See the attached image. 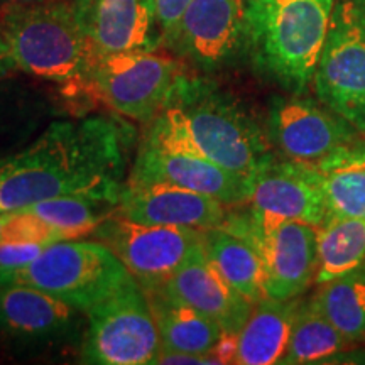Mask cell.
Returning a JSON list of instances; mask_svg holds the SVG:
<instances>
[{"instance_id":"obj_1","label":"cell","mask_w":365,"mask_h":365,"mask_svg":"<svg viewBox=\"0 0 365 365\" xmlns=\"http://www.w3.org/2000/svg\"><path fill=\"white\" fill-rule=\"evenodd\" d=\"M124 173V139L115 122H56L21 154L0 161V212L70 195L118 207Z\"/></svg>"},{"instance_id":"obj_2","label":"cell","mask_w":365,"mask_h":365,"mask_svg":"<svg viewBox=\"0 0 365 365\" xmlns=\"http://www.w3.org/2000/svg\"><path fill=\"white\" fill-rule=\"evenodd\" d=\"M255 65L294 95L313 83L335 0H244Z\"/></svg>"},{"instance_id":"obj_3","label":"cell","mask_w":365,"mask_h":365,"mask_svg":"<svg viewBox=\"0 0 365 365\" xmlns=\"http://www.w3.org/2000/svg\"><path fill=\"white\" fill-rule=\"evenodd\" d=\"M168 105L185 124L195 153L228 171L250 178L276 158L254 118L207 81L185 75Z\"/></svg>"},{"instance_id":"obj_4","label":"cell","mask_w":365,"mask_h":365,"mask_svg":"<svg viewBox=\"0 0 365 365\" xmlns=\"http://www.w3.org/2000/svg\"><path fill=\"white\" fill-rule=\"evenodd\" d=\"M16 68L65 85L81 86L95 61L76 2L19 9L0 24Z\"/></svg>"},{"instance_id":"obj_5","label":"cell","mask_w":365,"mask_h":365,"mask_svg":"<svg viewBox=\"0 0 365 365\" xmlns=\"http://www.w3.org/2000/svg\"><path fill=\"white\" fill-rule=\"evenodd\" d=\"M134 279L120 259L98 240H61L22 267H0V286L22 284L88 313Z\"/></svg>"},{"instance_id":"obj_6","label":"cell","mask_w":365,"mask_h":365,"mask_svg":"<svg viewBox=\"0 0 365 365\" xmlns=\"http://www.w3.org/2000/svg\"><path fill=\"white\" fill-rule=\"evenodd\" d=\"M222 227L247 240L259 254L269 298L296 299L314 281L318 227L257 212L249 205L227 212Z\"/></svg>"},{"instance_id":"obj_7","label":"cell","mask_w":365,"mask_h":365,"mask_svg":"<svg viewBox=\"0 0 365 365\" xmlns=\"http://www.w3.org/2000/svg\"><path fill=\"white\" fill-rule=\"evenodd\" d=\"M185 68L158 51H129L95 58L81 88L122 115L149 124L166 107Z\"/></svg>"},{"instance_id":"obj_8","label":"cell","mask_w":365,"mask_h":365,"mask_svg":"<svg viewBox=\"0 0 365 365\" xmlns=\"http://www.w3.org/2000/svg\"><path fill=\"white\" fill-rule=\"evenodd\" d=\"M319 102L365 132V0H335L313 76Z\"/></svg>"},{"instance_id":"obj_9","label":"cell","mask_w":365,"mask_h":365,"mask_svg":"<svg viewBox=\"0 0 365 365\" xmlns=\"http://www.w3.org/2000/svg\"><path fill=\"white\" fill-rule=\"evenodd\" d=\"M83 360L98 365L154 364L161 339L148 294L132 279L88 312Z\"/></svg>"},{"instance_id":"obj_10","label":"cell","mask_w":365,"mask_h":365,"mask_svg":"<svg viewBox=\"0 0 365 365\" xmlns=\"http://www.w3.org/2000/svg\"><path fill=\"white\" fill-rule=\"evenodd\" d=\"M200 228L140 223L112 213L91 235L107 245L144 289L164 284L196 247L203 244Z\"/></svg>"},{"instance_id":"obj_11","label":"cell","mask_w":365,"mask_h":365,"mask_svg":"<svg viewBox=\"0 0 365 365\" xmlns=\"http://www.w3.org/2000/svg\"><path fill=\"white\" fill-rule=\"evenodd\" d=\"M164 43L203 70L223 66L247 48L244 0H191Z\"/></svg>"},{"instance_id":"obj_12","label":"cell","mask_w":365,"mask_h":365,"mask_svg":"<svg viewBox=\"0 0 365 365\" xmlns=\"http://www.w3.org/2000/svg\"><path fill=\"white\" fill-rule=\"evenodd\" d=\"M355 130L322 102L299 97L274 98L269 108L267 137L286 159L318 163L352 144Z\"/></svg>"},{"instance_id":"obj_13","label":"cell","mask_w":365,"mask_h":365,"mask_svg":"<svg viewBox=\"0 0 365 365\" xmlns=\"http://www.w3.org/2000/svg\"><path fill=\"white\" fill-rule=\"evenodd\" d=\"M127 182H168L217 198L227 208L242 207L249 178L228 171L202 156L173 150L143 139Z\"/></svg>"},{"instance_id":"obj_14","label":"cell","mask_w":365,"mask_h":365,"mask_svg":"<svg viewBox=\"0 0 365 365\" xmlns=\"http://www.w3.org/2000/svg\"><path fill=\"white\" fill-rule=\"evenodd\" d=\"M245 205L257 212L319 227L328 217L322 176L313 163L276 158L249 178Z\"/></svg>"},{"instance_id":"obj_15","label":"cell","mask_w":365,"mask_h":365,"mask_svg":"<svg viewBox=\"0 0 365 365\" xmlns=\"http://www.w3.org/2000/svg\"><path fill=\"white\" fill-rule=\"evenodd\" d=\"M95 56L153 51L163 43L154 0H78Z\"/></svg>"},{"instance_id":"obj_16","label":"cell","mask_w":365,"mask_h":365,"mask_svg":"<svg viewBox=\"0 0 365 365\" xmlns=\"http://www.w3.org/2000/svg\"><path fill=\"white\" fill-rule=\"evenodd\" d=\"M117 213L140 223L208 230L222 225L227 207L212 196L168 182H127Z\"/></svg>"},{"instance_id":"obj_17","label":"cell","mask_w":365,"mask_h":365,"mask_svg":"<svg viewBox=\"0 0 365 365\" xmlns=\"http://www.w3.org/2000/svg\"><path fill=\"white\" fill-rule=\"evenodd\" d=\"M159 287L166 294L212 318L223 331L239 333L254 308V304L237 293L218 272L205 252L203 244Z\"/></svg>"},{"instance_id":"obj_18","label":"cell","mask_w":365,"mask_h":365,"mask_svg":"<svg viewBox=\"0 0 365 365\" xmlns=\"http://www.w3.org/2000/svg\"><path fill=\"white\" fill-rule=\"evenodd\" d=\"M298 307V299L281 301L269 296L255 303L252 313L239 331L235 364H279L289 344Z\"/></svg>"},{"instance_id":"obj_19","label":"cell","mask_w":365,"mask_h":365,"mask_svg":"<svg viewBox=\"0 0 365 365\" xmlns=\"http://www.w3.org/2000/svg\"><path fill=\"white\" fill-rule=\"evenodd\" d=\"M70 304L31 286H0V330L12 336H49L71 322Z\"/></svg>"},{"instance_id":"obj_20","label":"cell","mask_w":365,"mask_h":365,"mask_svg":"<svg viewBox=\"0 0 365 365\" xmlns=\"http://www.w3.org/2000/svg\"><path fill=\"white\" fill-rule=\"evenodd\" d=\"M144 291L156 319L161 349L210 355L223 331L217 322L166 294L161 287Z\"/></svg>"},{"instance_id":"obj_21","label":"cell","mask_w":365,"mask_h":365,"mask_svg":"<svg viewBox=\"0 0 365 365\" xmlns=\"http://www.w3.org/2000/svg\"><path fill=\"white\" fill-rule=\"evenodd\" d=\"M203 247L213 266L237 293L252 304L266 298L262 261L247 240L218 225L203 232Z\"/></svg>"},{"instance_id":"obj_22","label":"cell","mask_w":365,"mask_h":365,"mask_svg":"<svg viewBox=\"0 0 365 365\" xmlns=\"http://www.w3.org/2000/svg\"><path fill=\"white\" fill-rule=\"evenodd\" d=\"M322 176L328 215L365 218V144H349L313 163Z\"/></svg>"},{"instance_id":"obj_23","label":"cell","mask_w":365,"mask_h":365,"mask_svg":"<svg viewBox=\"0 0 365 365\" xmlns=\"http://www.w3.org/2000/svg\"><path fill=\"white\" fill-rule=\"evenodd\" d=\"M365 264V218L328 215L317 234L314 282H325Z\"/></svg>"},{"instance_id":"obj_24","label":"cell","mask_w":365,"mask_h":365,"mask_svg":"<svg viewBox=\"0 0 365 365\" xmlns=\"http://www.w3.org/2000/svg\"><path fill=\"white\" fill-rule=\"evenodd\" d=\"M309 303L325 317L350 344L365 339V264L319 284Z\"/></svg>"},{"instance_id":"obj_25","label":"cell","mask_w":365,"mask_h":365,"mask_svg":"<svg viewBox=\"0 0 365 365\" xmlns=\"http://www.w3.org/2000/svg\"><path fill=\"white\" fill-rule=\"evenodd\" d=\"M350 341L312 303H299L289 344L279 364H313L333 357Z\"/></svg>"},{"instance_id":"obj_26","label":"cell","mask_w":365,"mask_h":365,"mask_svg":"<svg viewBox=\"0 0 365 365\" xmlns=\"http://www.w3.org/2000/svg\"><path fill=\"white\" fill-rule=\"evenodd\" d=\"M33 212L53 227L65 230L73 240L90 237L105 218L117 212L115 205L90 196H56L31 205Z\"/></svg>"},{"instance_id":"obj_27","label":"cell","mask_w":365,"mask_h":365,"mask_svg":"<svg viewBox=\"0 0 365 365\" xmlns=\"http://www.w3.org/2000/svg\"><path fill=\"white\" fill-rule=\"evenodd\" d=\"M7 222L4 225L0 242H31V244L51 245L61 240H73L61 228L53 227L29 210L7 212Z\"/></svg>"},{"instance_id":"obj_28","label":"cell","mask_w":365,"mask_h":365,"mask_svg":"<svg viewBox=\"0 0 365 365\" xmlns=\"http://www.w3.org/2000/svg\"><path fill=\"white\" fill-rule=\"evenodd\" d=\"M48 247L43 244H31V242H0V267L14 269L27 266L38 259L41 252Z\"/></svg>"},{"instance_id":"obj_29","label":"cell","mask_w":365,"mask_h":365,"mask_svg":"<svg viewBox=\"0 0 365 365\" xmlns=\"http://www.w3.org/2000/svg\"><path fill=\"white\" fill-rule=\"evenodd\" d=\"M191 0H154L158 14V22L161 26L163 39L175 29L181 16L188 9Z\"/></svg>"},{"instance_id":"obj_30","label":"cell","mask_w":365,"mask_h":365,"mask_svg":"<svg viewBox=\"0 0 365 365\" xmlns=\"http://www.w3.org/2000/svg\"><path fill=\"white\" fill-rule=\"evenodd\" d=\"M237 349H239V333L222 331L220 339L217 340L210 354L217 360V364H235Z\"/></svg>"},{"instance_id":"obj_31","label":"cell","mask_w":365,"mask_h":365,"mask_svg":"<svg viewBox=\"0 0 365 365\" xmlns=\"http://www.w3.org/2000/svg\"><path fill=\"white\" fill-rule=\"evenodd\" d=\"M154 364H171V365H188V364H217V360L210 355H196L188 352H178V350H159Z\"/></svg>"},{"instance_id":"obj_32","label":"cell","mask_w":365,"mask_h":365,"mask_svg":"<svg viewBox=\"0 0 365 365\" xmlns=\"http://www.w3.org/2000/svg\"><path fill=\"white\" fill-rule=\"evenodd\" d=\"M49 2H78V0H0V24H2V21L14 11Z\"/></svg>"},{"instance_id":"obj_33","label":"cell","mask_w":365,"mask_h":365,"mask_svg":"<svg viewBox=\"0 0 365 365\" xmlns=\"http://www.w3.org/2000/svg\"><path fill=\"white\" fill-rule=\"evenodd\" d=\"M14 68H16V65H14L6 41H4L2 36H0V78L7 76Z\"/></svg>"},{"instance_id":"obj_34","label":"cell","mask_w":365,"mask_h":365,"mask_svg":"<svg viewBox=\"0 0 365 365\" xmlns=\"http://www.w3.org/2000/svg\"><path fill=\"white\" fill-rule=\"evenodd\" d=\"M7 215L9 213H0V239H2V230H4V225H6V222H7Z\"/></svg>"},{"instance_id":"obj_35","label":"cell","mask_w":365,"mask_h":365,"mask_svg":"<svg viewBox=\"0 0 365 365\" xmlns=\"http://www.w3.org/2000/svg\"><path fill=\"white\" fill-rule=\"evenodd\" d=\"M0 213H2V212H0Z\"/></svg>"}]
</instances>
